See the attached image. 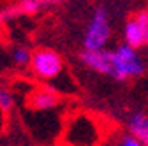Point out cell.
<instances>
[{"mask_svg": "<svg viewBox=\"0 0 148 146\" xmlns=\"http://www.w3.org/2000/svg\"><path fill=\"white\" fill-rule=\"evenodd\" d=\"M113 57H111V78L115 81H127V79H134L141 78L146 74L148 63L145 58L139 55L138 49L131 48L125 42H120L115 46Z\"/></svg>", "mask_w": 148, "mask_h": 146, "instance_id": "cell-1", "label": "cell"}, {"mask_svg": "<svg viewBox=\"0 0 148 146\" xmlns=\"http://www.w3.org/2000/svg\"><path fill=\"white\" fill-rule=\"evenodd\" d=\"M111 39V27H109V16L104 5L94 9L92 18L86 25L83 35V48L85 49H104Z\"/></svg>", "mask_w": 148, "mask_h": 146, "instance_id": "cell-2", "label": "cell"}, {"mask_svg": "<svg viewBox=\"0 0 148 146\" xmlns=\"http://www.w3.org/2000/svg\"><path fill=\"white\" fill-rule=\"evenodd\" d=\"M30 69L41 81H53L57 79L64 70V60L62 57L49 48H41L32 53Z\"/></svg>", "mask_w": 148, "mask_h": 146, "instance_id": "cell-3", "label": "cell"}, {"mask_svg": "<svg viewBox=\"0 0 148 146\" xmlns=\"http://www.w3.org/2000/svg\"><path fill=\"white\" fill-rule=\"evenodd\" d=\"M123 42L134 49H141L148 44V9L138 11L123 25Z\"/></svg>", "mask_w": 148, "mask_h": 146, "instance_id": "cell-4", "label": "cell"}, {"mask_svg": "<svg viewBox=\"0 0 148 146\" xmlns=\"http://www.w3.org/2000/svg\"><path fill=\"white\" fill-rule=\"evenodd\" d=\"M111 57L113 51L111 49H83L79 55V60L83 62L85 67L99 72V74H111Z\"/></svg>", "mask_w": 148, "mask_h": 146, "instance_id": "cell-5", "label": "cell"}, {"mask_svg": "<svg viewBox=\"0 0 148 146\" xmlns=\"http://www.w3.org/2000/svg\"><path fill=\"white\" fill-rule=\"evenodd\" d=\"M60 97L51 88H37L30 95V106L39 109V111H51L58 106Z\"/></svg>", "mask_w": 148, "mask_h": 146, "instance_id": "cell-6", "label": "cell"}, {"mask_svg": "<svg viewBox=\"0 0 148 146\" xmlns=\"http://www.w3.org/2000/svg\"><path fill=\"white\" fill-rule=\"evenodd\" d=\"M127 130L132 136H136L145 146H148V113H132L127 120Z\"/></svg>", "mask_w": 148, "mask_h": 146, "instance_id": "cell-7", "label": "cell"}, {"mask_svg": "<svg viewBox=\"0 0 148 146\" xmlns=\"http://www.w3.org/2000/svg\"><path fill=\"white\" fill-rule=\"evenodd\" d=\"M11 58L18 67H27L32 62V53L25 46H14L12 51H11Z\"/></svg>", "mask_w": 148, "mask_h": 146, "instance_id": "cell-8", "label": "cell"}, {"mask_svg": "<svg viewBox=\"0 0 148 146\" xmlns=\"http://www.w3.org/2000/svg\"><path fill=\"white\" fill-rule=\"evenodd\" d=\"M14 106V95L11 93V90L0 86V109L2 111H11Z\"/></svg>", "mask_w": 148, "mask_h": 146, "instance_id": "cell-9", "label": "cell"}, {"mask_svg": "<svg viewBox=\"0 0 148 146\" xmlns=\"http://www.w3.org/2000/svg\"><path fill=\"white\" fill-rule=\"evenodd\" d=\"M118 146H145V144H143L136 136H132L131 132H127V134H123V136L120 137Z\"/></svg>", "mask_w": 148, "mask_h": 146, "instance_id": "cell-10", "label": "cell"}, {"mask_svg": "<svg viewBox=\"0 0 148 146\" xmlns=\"http://www.w3.org/2000/svg\"><path fill=\"white\" fill-rule=\"evenodd\" d=\"M27 2H30V0H20V4H27Z\"/></svg>", "mask_w": 148, "mask_h": 146, "instance_id": "cell-11", "label": "cell"}, {"mask_svg": "<svg viewBox=\"0 0 148 146\" xmlns=\"http://www.w3.org/2000/svg\"><path fill=\"white\" fill-rule=\"evenodd\" d=\"M146 46H148V44H146Z\"/></svg>", "mask_w": 148, "mask_h": 146, "instance_id": "cell-12", "label": "cell"}]
</instances>
